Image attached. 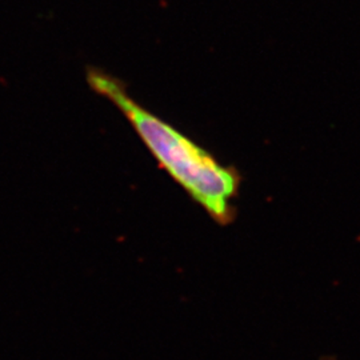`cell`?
Wrapping results in <instances>:
<instances>
[{"instance_id": "obj_1", "label": "cell", "mask_w": 360, "mask_h": 360, "mask_svg": "<svg viewBox=\"0 0 360 360\" xmlns=\"http://www.w3.org/2000/svg\"><path fill=\"white\" fill-rule=\"evenodd\" d=\"M87 82L92 90L115 104L153 154L159 167L176 181L195 203L220 226L235 219V200L240 175L223 166L215 156L159 116L136 103L126 84L96 68H89Z\"/></svg>"}, {"instance_id": "obj_2", "label": "cell", "mask_w": 360, "mask_h": 360, "mask_svg": "<svg viewBox=\"0 0 360 360\" xmlns=\"http://www.w3.org/2000/svg\"><path fill=\"white\" fill-rule=\"evenodd\" d=\"M322 360H335L334 358H324V359Z\"/></svg>"}]
</instances>
